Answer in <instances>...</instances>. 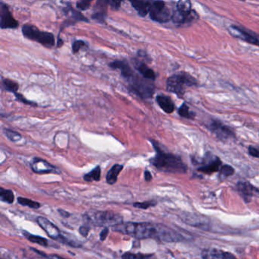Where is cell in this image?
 Returning a JSON list of instances; mask_svg holds the SVG:
<instances>
[{
    "label": "cell",
    "instance_id": "cell-25",
    "mask_svg": "<svg viewBox=\"0 0 259 259\" xmlns=\"http://www.w3.org/2000/svg\"><path fill=\"white\" fill-rule=\"evenodd\" d=\"M18 202L22 205L26 206V207H31L33 209H38L40 207V203L33 201V200L28 199V198H22V197H19Z\"/></svg>",
    "mask_w": 259,
    "mask_h": 259
},
{
    "label": "cell",
    "instance_id": "cell-38",
    "mask_svg": "<svg viewBox=\"0 0 259 259\" xmlns=\"http://www.w3.org/2000/svg\"><path fill=\"white\" fill-rule=\"evenodd\" d=\"M58 212L62 217H63V218H69L71 215L70 213L66 211V210H63V209H59Z\"/></svg>",
    "mask_w": 259,
    "mask_h": 259
},
{
    "label": "cell",
    "instance_id": "cell-39",
    "mask_svg": "<svg viewBox=\"0 0 259 259\" xmlns=\"http://www.w3.org/2000/svg\"><path fill=\"white\" fill-rule=\"evenodd\" d=\"M145 179L147 182H150L151 180H152V176H151V174L149 172V171H145Z\"/></svg>",
    "mask_w": 259,
    "mask_h": 259
},
{
    "label": "cell",
    "instance_id": "cell-36",
    "mask_svg": "<svg viewBox=\"0 0 259 259\" xmlns=\"http://www.w3.org/2000/svg\"><path fill=\"white\" fill-rule=\"evenodd\" d=\"M90 230L91 227H89V226L83 225L80 227L79 230H78V231H79L80 234H81V236H84V237H87L89 232H90Z\"/></svg>",
    "mask_w": 259,
    "mask_h": 259
},
{
    "label": "cell",
    "instance_id": "cell-3",
    "mask_svg": "<svg viewBox=\"0 0 259 259\" xmlns=\"http://www.w3.org/2000/svg\"><path fill=\"white\" fill-rule=\"evenodd\" d=\"M84 220L87 224L96 227H115L122 224V217L119 213L110 210H90L84 215Z\"/></svg>",
    "mask_w": 259,
    "mask_h": 259
},
{
    "label": "cell",
    "instance_id": "cell-9",
    "mask_svg": "<svg viewBox=\"0 0 259 259\" xmlns=\"http://www.w3.org/2000/svg\"><path fill=\"white\" fill-rule=\"evenodd\" d=\"M209 130L217 138L221 140H227L235 137L233 130L219 120L212 121L209 125Z\"/></svg>",
    "mask_w": 259,
    "mask_h": 259
},
{
    "label": "cell",
    "instance_id": "cell-6",
    "mask_svg": "<svg viewBox=\"0 0 259 259\" xmlns=\"http://www.w3.org/2000/svg\"><path fill=\"white\" fill-rule=\"evenodd\" d=\"M37 221L39 226L46 232L47 234L51 239L63 242L66 245H71L74 248H81V244L78 243L76 239H73L72 238L67 237V236L63 235V233L59 230L58 227L54 225L49 220L44 217H38Z\"/></svg>",
    "mask_w": 259,
    "mask_h": 259
},
{
    "label": "cell",
    "instance_id": "cell-13",
    "mask_svg": "<svg viewBox=\"0 0 259 259\" xmlns=\"http://www.w3.org/2000/svg\"><path fill=\"white\" fill-rule=\"evenodd\" d=\"M201 257L205 259H232L236 258L233 254L227 251H223L217 248H208L204 250L201 254Z\"/></svg>",
    "mask_w": 259,
    "mask_h": 259
},
{
    "label": "cell",
    "instance_id": "cell-27",
    "mask_svg": "<svg viewBox=\"0 0 259 259\" xmlns=\"http://www.w3.org/2000/svg\"><path fill=\"white\" fill-rule=\"evenodd\" d=\"M4 133L10 141L13 142H18L22 139V136L19 133L8 130V128H4Z\"/></svg>",
    "mask_w": 259,
    "mask_h": 259
},
{
    "label": "cell",
    "instance_id": "cell-15",
    "mask_svg": "<svg viewBox=\"0 0 259 259\" xmlns=\"http://www.w3.org/2000/svg\"><path fill=\"white\" fill-rule=\"evenodd\" d=\"M237 189L239 195L243 198L245 203H248L251 201L254 187L249 183L239 182L237 184Z\"/></svg>",
    "mask_w": 259,
    "mask_h": 259
},
{
    "label": "cell",
    "instance_id": "cell-35",
    "mask_svg": "<svg viewBox=\"0 0 259 259\" xmlns=\"http://www.w3.org/2000/svg\"><path fill=\"white\" fill-rule=\"evenodd\" d=\"M248 154H249L251 157L259 158V148L254 146L248 147Z\"/></svg>",
    "mask_w": 259,
    "mask_h": 259
},
{
    "label": "cell",
    "instance_id": "cell-23",
    "mask_svg": "<svg viewBox=\"0 0 259 259\" xmlns=\"http://www.w3.org/2000/svg\"><path fill=\"white\" fill-rule=\"evenodd\" d=\"M0 199L4 202L8 203V204H13L15 200L14 193H13V191L1 188L0 189Z\"/></svg>",
    "mask_w": 259,
    "mask_h": 259
},
{
    "label": "cell",
    "instance_id": "cell-19",
    "mask_svg": "<svg viewBox=\"0 0 259 259\" xmlns=\"http://www.w3.org/2000/svg\"><path fill=\"white\" fill-rule=\"evenodd\" d=\"M136 69H137L140 75L145 77V78H148L151 81L155 80V72L152 69H150L145 63H142V62H137L136 63Z\"/></svg>",
    "mask_w": 259,
    "mask_h": 259
},
{
    "label": "cell",
    "instance_id": "cell-5",
    "mask_svg": "<svg viewBox=\"0 0 259 259\" xmlns=\"http://www.w3.org/2000/svg\"><path fill=\"white\" fill-rule=\"evenodd\" d=\"M127 81L130 91L142 99H148L154 95L155 88L152 81L145 78L142 75L139 76L137 74L134 73L131 77L127 78Z\"/></svg>",
    "mask_w": 259,
    "mask_h": 259
},
{
    "label": "cell",
    "instance_id": "cell-7",
    "mask_svg": "<svg viewBox=\"0 0 259 259\" xmlns=\"http://www.w3.org/2000/svg\"><path fill=\"white\" fill-rule=\"evenodd\" d=\"M22 34L26 38L38 42L48 48L55 45V37L51 33L41 31L32 25H25L22 27Z\"/></svg>",
    "mask_w": 259,
    "mask_h": 259
},
{
    "label": "cell",
    "instance_id": "cell-37",
    "mask_svg": "<svg viewBox=\"0 0 259 259\" xmlns=\"http://www.w3.org/2000/svg\"><path fill=\"white\" fill-rule=\"evenodd\" d=\"M109 233V229L108 227H105L104 230H102V232L101 233V235H100V238H101V240L104 241L107 238V235Z\"/></svg>",
    "mask_w": 259,
    "mask_h": 259
},
{
    "label": "cell",
    "instance_id": "cell-26",
    "mask_svg": "<svg viewBox=\"0 0 259 259\" xmlns=\"http://www.w3.org/2000/svg\"><path fill=\"white\" fill-rule=\"evenodd\" d=\"M3 87L8 92L16 93L18 89H19V84L13 80L5 78V79L3 80Z\"/></svg>",
    "mask_w": 259,
    "mask_h": 259
},
{
    "label": "cell",
    "instance_id": "cell-33",
    "mask_svg": "<svg viewBox=\"0 0 259 259\" xmlns=\"http://www.w3.org/2000/svg\"><path fill=\"white\" fill-rule=\"evenodd\" d=\"M123 0H107V4L111 7L113 10H119Z\"/></svg>",
    "mask_w": 259,
    "mask_h": 259
},
{
    "label": "cell",
    "instance_id": "cell-22",
    "mask_svg": "<svg viewBox=\"0 0 259 259\" xmlns=\"http://www.w3.org/2000/svg\"><path fill=\"white\" fill-rule=\"evenodd\" d=\"M101 166H98L89 172V174L84 176V180L86 182L99 181L101 180Z\"/></svg>",
    "mask_w": 259,
    "mask_h": 259
},
{
    "label": "cell",
    "instance_id": "cell-34",
    "mask_svg": "<svg viewBox=\"0 0 259 259\" xmlns=\"http://www.w3.org/2000/svg\"><path fill=\"white\" fill-rule=\"evenodd\" d=\"M15 95H16V99L18 101H21V102L24 103V104H28V105L37 106L35 103H32L31 101H28L26 98H24L20 94L15 93Z\"/></svg>",
    "mask_w": 259,
    "mask_h": 259
},
{
    "label": "cell",
    "instance_id": "cell-31",
    "mask_svg": "<svg viewBox=\"0 0 259 259\" xmlns=\"http://www.w3.org/2000/svg\"><path fill=\"white\" fill-rule=\"evenodd\" d=\"M86 46V44L82 40H75L72 45V53L76 54L77 52L80 51L81 48H84Z\"/></svg>",
    "mask_w": 259,
    "mask_h": 259
},
{
    "label": "cell",
    "instance_id": "cell-17",
    "mask_svg": "<svg viewBox=\"0 0 259 259\" xmlns=\"http://www.w3.org/2000/svg\"><path fill=\"white\" fill-rule=\"evenodd\" d=\"M110 66L112 69H119L121 74H122V77L126 78V79L135 73L134 71L133 70V69L130 67V65L126 62L116 60V61L110 63Z\"/></svg>",
    "mask_w": 259,
    "mask_h": 259
},
{
    "label": "cell",
    "instance_id": "cell-12",
    "mask_svg": "<svg viewBox=\"0 0 259 259\" xmlns=\"http://www.w3.org/2000/svg\"><path fill=\"white\" fill-rule=\"evenodd\" d=\"M31 168L33 172L38 174H60V171L56 166L40 158H34L31 162Z\"/></svg>",
    "mask_w": 259,
    "mask_h": 259
},
{
    "label": "cell",
    "instance_id": "cell-24",
    "mask_svg": "<svg viewBox=\"0 0 259 259\" xmlns=\"http://www.w3.org/2000/svg\"><path fill=\"white\" fill-rule=\"evenodd\" d=\"M179 115L181 117L186 118V119H194L195 117V113L189 110V107L187 104H183L180 107L178 110Z\"/></svg>",
    "mask_w": 259,
    "mask_h": 259
},
{
    "label": "cell",
    "instance_id": "cell-40",
    "mask_svg": "<svg viewBox=\"0 0 259 259\" xmlns=\"http://www.w3.org/2000/svg\"><path fill=\"white\" fill-rule=\"evenodd\" d=\"M31 249H32L33 251H35V252L37 253V254H40V255L43 256V257H49V256L47 255V254H45V253L42 252V251H39V250L34 249V248H31Z\"/></svg>",
    "mask_w": 259,
    "mask_h": 259
},
{
    "label": "cell",
    "instance_id": "cell-18",
    "mask_svg": "<svg viewBox=\"0 0 259 259\" xmlns=\"http://www.w3.org/2000/svg\"><path fill=\"white\" fill-rule=\"evenodd\" d=\"M157 104L160 106V108L166 113H172L175 110V104L172 102V100L169 97L165 95H158L156 98Z\"/></svg>",
    "mask_w": 259,
    "mask_h": 259
},
{
    "label": "cell",
    "instance_id": "cell-28",
    "mask_svg": "<svg viewBox=\"0 0 259 259\" xmlns=\"http://www.w3.org/2000/svg\"><path fill=\"white\" fill-rule=\"evenodd\" d=\"M156 204H157V201L152 200V201H144V202H136L133 204V206L137 208L146 210L150 207H154Z\"/></svg>",
    "mask_w": 259,
    "mask_h": 259
},
{
    "label": "cell",
    "instance_id": "cell-8",
    "mask_svg": "<svg viewBox=\"0 0 259 259\" xmlns=\"http://www.w3.org/2000/svg\"><path fill=\"white\" fill-rule=\"evenodd\" d=\"M148 14L151 20L159 23H166L172 17V13L162 0H151Z\"/></svg>",
    "mask_w": 259,
    "mask_h": 259
},
{
    "label": "cell",
    "instance_id": "cell-29",
    "mask_svg": "<svg viewBox=\"0 0 259 259\" xmlns=\"http://www.w3.org/2000/svg\"><path fill=\"white\" fill-rule=\"evenodd\" d=\"M220 172H221V175L222 177H228L233 175L235 170L230 165H222L221 166V169H220Z\"/></svg>",
    "mask_w": 259,
    "mask_h": 259
},
{
    "label": "cell",
    "instance_id": "cell-30",
    "mask_svg": "<svg viewBox=\"0 0 259 259\" xmlns=\"http://www.w3.org/2000/svg\"><path fill=\"white\" fill-rule=\"evenodd\" d=\"M92 1V0H79V1L77 3V8L81 10H89ZM104 1H105L107 4V0H104Z\"/></svg>",
    "mask_w": 259,
    "mask_h": 259
},
{
    "label": "cell",
    "instance_id": "cell-11",
    "mask_svg": "<svg viewBox=\"0 0 259 259\" xmlns=\"http://www.w3.org/2000/svg\"><path fill=\"white\" fill-rule=\"evenodd\" d=\"M229 31H230V34L233 37L240 39V40L247 42V43L250 44V45L259 47V38H257L254 34L245 31V30L242 29L239 27L233 25V26H230L229 28Z\"/></svg>",
    "mask_w": 259,
    "mask_h": 259
},
{
    "label": "cell",
    "instance_id": "cell-2",
    "mask_svg": "<svg viewBox=\"0 0 259 259\" xmlns=\"http://www.w3.org/2000/svg\"><path fill=\"white\" fill-rule=\"evenodd\" d=\"M151 142L156 151L155 157L150 160V163L153 166L162 172L171 174H186L187 172V166L181 157L163 151L156 141L151 140Z\"/></svg>",
    "mask_w": 259,
    "mask_h": 259
},
{
    "label": "cell",
    "instance_id": "cell-21",
    "mask_svg": "<svg viewBox=\"0 0 259 259\" xmlns=\"http://www.w3.org/2000/svg\"><path fill=\"white\" fill-rule=\"evenodd\" d=\"M24 236L30 241V242H34V243L38 244V245H42V246H48V241L45 238L41 237V236H34V235L31 234L28 232H23Z\"/></svg>",
    "mask_w": 259,
    "mask_h": 259
},
{
    "label": "cell",
    "instance_id": "cell-14",
    "mask_svg": "<svg viewBox=\"0 0 259 259\" xmlns=\"http://www.w3.org/2000/svg\"><path fill=\"white\" fill-rule=\"evenodd\" d=\"M207 162V163H204L203 166L198 168V170L204 172V174H212L220 171L221 166H222V162L218 157H215L213 159H210Z\"/></svg>",
    "mask_w": 259,
    "mask_h": 259
},
{
    "label": "cell",
    "instance_id": "cell-10",
    "mask_svg": "<svg viewBox=\"0 0 259 259\" xmlns=\"http://www.w3.org/2000/svg\"><path fill=\"white\" fill-rule=\"evenodd\" d=\"M0 17H1V28L2 29H13L19 26V22L14 19L8 6L1 3L0 8Z\"/></svg>",
    "mask_w": 259,
    "mask_h": 259
},
{
    "label": "cell",
    "instance_id": "cell-1",
    "mask_svg": "<svg viewBox=\"0 0 259 259\" xmlns=\"http://www.w3.org/2000/svg\"><path fill=\"white\" fill-rule=\"evenodd\" d=\"M113 230L136 239H155L166 242L184 241L186 238L176 230L160 224L123 223L113 227Z\"/></svg>",
    "mask_w": 259,
    "mask_h": 259
},
{
    "label": "cell",
    "instance_id": "cell-4",
    "mask_svg": "<svg viewBox=\"0 0 259 259\" xmlns=\"http://www.w3.org/2000/svg\"><path fill=\"white\" fill-rule=\"evenodd\" d=\"M197 85V81L194 77L186 72H180L168 78L166 89L178 97H183L186 88Z\"/></svg>",
    "mask_w": 259,
    "mask_h": 259
},
{
    "label": "cell",
    "instance_id": "cell-32",
    "mask_svg": "<svg viewBox=\"0 0 259 259\" xmlns=\"http://www.w3.org/2000/svg\"><path fill=\"white\" fill-rule=\"evenodd\" d=\"M151 256H152L151 254L145 255V254H132V253H125L122 257L123 258H145V257H151Z\"/></svg>",
    "mask_w": 259,
    "mask_h": 259
},
{
    "label": "cell",
    "instance_id": "cell-20",
    "mask_svg": "<svg viewBox=\"0 0 259 259\" xmlns=\"http://www.w3.org/2000/svg\"><path fill=\"white\" fill-rule=\"evenodd\" d=\"M123 169V166L120 164H115L112 166L111 169L108 171L107 174V182L108 184L113 185L117 181L119 174Z\"/></svg>",
    "mask_w": 259,
    "mask_h": 259
},
{
    "label": "cell",
    "instance_id": "cell-16",
    "mask_svg": "<svg viewBox=\"0 0 259 259\" xmlns=\"http://www.w3.org/2000/svg\"><path fill=\"white\" fill-rule=\"evenodd\" d=\"M133 8L142 17H145L149 13L151 0H130Z\"/></svg>",
    "mask_w": 259,
    "mask_h": 259
}]
</instances>
